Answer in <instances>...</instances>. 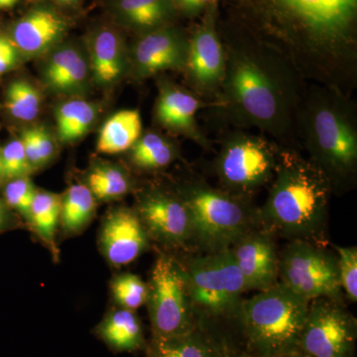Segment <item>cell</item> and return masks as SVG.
Segmentation results:
<instances>
[{
  "label": "cell",
  "mask_w": 357,
  "mask_h": 357,
  "mask_svg": "<svg viewBox=\"0 0 357 357\" xmlns=\"http://www.w3.org/2000/svg\"><path fill=\"white\" fill-rule=\"evenodd\" d=\"M180 196L191 218L192 246L202 253L229 248L245 232L259 227L257 213L225 192L197 185Z\"/></svg>",
  "instance_id": "277c9868"
},
{
  "label": "cell",
  "mask_w": 357,
  "mask_h": 357,
  "mask_svg": "<svg viewBox=\"0 0 357 357\" xmlns=\"http://www.w3.org/2000/svg\"><path fill=\"white\" fill-rule=\"evenodd\" d=\"M84 185L96 199L102 202L121 199L132 190L128 174L121 167L109 163L96 164L86 176Z\"/></svg>",
  "instance_id": "83f0119b"
},
{
  "label": "cell",
  "mask_w": 357,
  "mask_h": 357,
  "mask_svg": "<svg viewBox=\"0 0 357 357\" xmlns=\"http://www.w3.org/2000/svg\"><path fill=\"white\" fill-rule=\"evenodd\" d=\"M17 222L6 204L0 201V232L13 229Z\"/></svg>",
  "instance_id": "74e56055"
},
{
  "label": "cell",
  "mask_w": 357,
  "mask_h": 357,
  "mask_svg": "<svg viewBox=\"0 0 357 357\" xmlns=\"http://www.w3.org/2000/svg\"><path fill=\"white\" fill-rule=\"evenodd\" d=\"M117 17L135 29H156L166 24L176 9L172 0H114Z\"/></svg>",
  "instance_id": "603a6c76"
},
{
  "label": "cell",
  "mask_w": 357,
  "mask_h": 357,
  "mask_svg": "<svg viewBox=\"0 0 357 357\" xmlns=\"http://www.w3.org/2000/svg\"><path fill=\"white\" fill-rule=\"evenodd\" d=\"M279 282L307 301H344L337 255L326 245L292 241L279 251Z\"/></svg>",
  "instance_id": "52a82bcc"
},
{
  "label": "cell",
  "mask_w": 357,
  "mask_h": 357,
  "mask_svg": "<svg viewBox=\"0 0 357 357\" xmlns=\"http://www.w3.org/2000/svg\"><path fill=\"white\" fill-rule=\"evenodd\" d=\"M48 1L53 2V3L61 4V6H74L79 0H48Z\"/></svg>",
  "instance_id": "60d3db41"
},
{
  "label": "cell",
  "mask_w": 357,
  "mask_h": 357,
  "mask_svg": "<svg viewBox=\"0 0 357 357\" xmlns=\"http://www.w3.org/2000/svg\"><path fill=\"white\" fill-rule=\"evenodd\" d=\"M231 88L244 112L258 121L274 119L278 109L276 93L266 75L251 62H239L231 74Z\"/></svg>",
  "instance_id": "e0dca14e"
},
{
  "label": "cell",
  "mask_w": 357,
  "mask_h": 357,
  "mask_svg": "<svg viewBox=\"0 0 357 357\" xmlns=\"http://www.w3.org/2000/svg\"><path fill=\"white\" fill-rule=\"evenodd\" d=\"M337 251L340 287L344 298L356 303L357 301V248H340L333 245Z\"/></svg>",
  "instance_id": "836d02e7"
},
{
  "label": "cell",
  "mask_w": 357,
  "mask_h": 357,
  "mask_svg": "<svg viewBox=\"0 0 357 357\" xmlns=\"http://www.w3.org/2000/svg\"><path fill=\"white\" fill-rule=\"evenodd\" d=\"M218 6L204 13V20L197 28L188 47V64L192 76L204 86H211L222 79L225 60L217 27Z\"/></svg>",
  "instance_id": "2e32d148"
},
{
  "label": "cell",
  "mask_w": 357,
  "mask_h": 357,
  "mask_svg": "<svg viewBox=\"0 0 357 357\" xmlns=\"http://www.w3.org/2000/svg\"><path fill=\"white\" fill-rule=\"evenodd\" d=\"M89 65L83 52L74 45L55 49L43 67V79L52 91L74 93L86 86Z\"/></svg>",
  "instance_id": "ac0fdd59"
},
{
  "label": "cell",
  "mask_w": 357,
  "mask_h": 357,
  "mask_svg": "<svg viewBox=\"0 0 357 357\" xmlns=\"http://www.w3.org/2000/svg\"><path fill=\"white\" fill-rule=\"evenodd\" d=\"M93 333L110 351L119 354L144 351L147 344L135 311L123 307H117L107 312Z\"/></svg>",
  "instance_id": "d6986e66"
},
{
  "label": "cell",
  "mask_w": 357,
  "mask_h": 357,
  "mask_svg": "<svg viewBox=\"0 0 357 357\" xmlns=\"http://www.w3.org/2000/svg\"><path fill=\"white\" fill-rule=\"evenodd\" d=\"M96 199L84 184L70 185L62 196L60 227L63 236H79L86 229L96 215Z\"/></svg>",
  "instance_id": "cb8c5ba5"
},
{
  "label": "cell",
  "mask_w": 357,
  "mask_h": 357,
  "mask_svg": "<svg viewBox=\"0 0 357 357\" xmlns=\"http://www.w3.org/2000/svg\"><path fill=\"white\" fill-rule=\"evenodd\" d=\"M142 130L139 112L124 109L110 116L100 129L98 151L117 154L131 149L139 139Z\"/></svg>",
  "instance_id": "7402d4cb"
},
{
  "label": "cell",
  "mask_w": 357,
  "mask_h": 357,
  "mask_svg": "<svg viewBox=\"0 0 357 357\" xmlns=\"http://www.w3.org/2000/svg\"><path fill=\"white\" fill-rule=\"evenodd\" d=\"M95 105L86 100H68L56 112L58 136L65 143L74 142L83 137L96 121Z\"/></svg>",
  "instance_id": "4316f807"
},
{
  "label": "cell",
  "mask_w": 357,
  "mask_h": 357,
  "mask_svg": "<svg viewBox=\"0 0 357 357\" xmlns=\"http://www.w3.org/2000/svg\"><path fill=\"white\" fill-rule=\"evenodd\" d=\"M225 357H249L245 352H243V354H225Z\"/></svg>",
  "instance_id": "b9f144b4"
},
{
  "label": "cell",
  "mask_w": 357,
  "mask_h": 357,
  "mask_svg": "<svg viewBox=\"0 0 357 357\" xmlns=\"http://www.w3.org/2000/svg\"><path fill=\"white\" fill-rule=\"evenodd\" d=\"M184 265L199 326L204 319L236 318L246 288L229 248L192 256Z\"/></svg>",
  "instance_id": "5b68a950"
},
{
  "label": "cell",
  "mask_w": 357,
  "mask_h": 357,
  "mask_svg": "<svg viewBox=\"0 0 357 357\" xmlns=\"http://www.w3.org/2000/svg\"><path fill=\"white\" fill-rule=\"evenodd\" d=\"M134 210L150 241L169 249L192 246L191 218L180 195L151 190L141 195Z\"/></svg>",
  "instance_id": "9c48e42d"
},
{
  "label": "cell",
  "mask_w": 357,
  "mask_h": 357,
  "mask_svg": "<svg viewBox=\"0 0 357 357\" xmlns=\"http://www.w3.org/2000/svg\"><path fill=\"white\" fill-rule=\"evenodd\" d=\"M310 301L281 282L241 301L236 318L249 357H272L298 349Z\"/></svg>",
  "instance_id": "3957f363"
},
{
  "label": "cell",
  "mask_w": 357,
  "mask_h": 357,
  "mask_svg": "<svg viewBox=\"0 0 357 357\" xmlns=\"http://www.w3.org/2000/svg\"><path fill=\"white\" fill-rule=\"evenodd\" d=\"M146 357H225V354L203 326L188 335L152 337L144 349Z\"/></svg>",
  "instance_id": "44dd1931"
},
{
  "label": "cell",
  "mask_w": 357,
  "mask_h": 357,
  "mask_svg": "<svg viewBox=\"0 0 357 357\" xmlns=\"http://www.w3.org/2000/svg\"><path fill=\"white\" fill-rule=\"evenodd\" d=\"M1 164L3 178L8 181L28 177L33 172L20 138L9 141L1 148Z\"/></svg>",
  "instance_id": "e575fe53"
},
{
  "label": "cell",
  "mask_w": 357,
  "mask_h": 357,
  "mask_svg": "<svg viewBox=\"0 0 357 357\" xmlns=\"http://www.w3.org/2000/svg\"><path fill=\"white\" fill-rule=\"evenodd\" d=\"M6 105L14 119L32 121L39 114L41 98L39 91L31 84L20 79L9 84L6 91Z\"/></svg>",
  "instance_id": "f546056e"
},
{
  "label": "cell",
  "mask_w": 357,
  "mask_h": 357,
  "mask_svg": "<svg viewBox=\"0 0 357 357\" xmlns=\"http://www.w3.org/2000/svg\"><path fill=\"white\" fill-rule=\"evenodd\" d=\"M199 107V100L190 93L176 88H165L157 103V119L167 128L190 131L194 128Z\"/></svg>",
  "instance_id": "484cf974"
},
{
  "label": "cell",
  "mask_w": 357,
  "mask_h": 357,
  "mask_svg": "<svg viewBox=\"0 0 357 357\" xmlns=\"http://www.w3.org/2000/svg\"><path fill=\"white\" fill-rule=\"evenodd\" d=\"M105 259L121 267L137 259L150 243L144 225L134 208H117L103 218L98 237Z\"/></svg>",
  "instance_id": "4fadbf2b"
},
{
  "label": "cell",
  "mask_w": 357,
  "mask_h": 357,
  "mask_svg": "<svg viewBox=\"0 0 357 357\" xmlns=\"http://www.w3.org/2000/svg\"><path fill=\"white\" fill-rule=\"evenodd\" d=\"M314 138L319 170L326 177H344L354 172L357 161L356 136L342 115L330 109L314 116Z\"/></svg>",
  "instance_id": "30bf717a"
},
{
  "label": "cell",
  "mask_w": 357,
  "mask_h": 357,
  "mask_svg": "<svg viewBox=\"0 0 357 357\" xmlns=\"http://www.w3.org/2000/svg\"><path fill=\"white\" fill-rule=\"evenodd\" d=\"M3 178V174H2V164H1V149H0V181Z\"/></svg>",
  "instance_id": "7bdbcfd3"
},
{
  "label": "cell",
  "mask_w": 357,
  "mask_h": 357,
  "mask_svg": "<svg viewBox=\"0 0 357 357\" xmlns=\"http://www.w3.org/2000/svg\"><path fill=\"white\" fill-rule=\"evenodd\" d=\"M20 0H0V10L13 8Z\"/></svg>",
  "instance_id": "ab89813d"
},
{
  "label": "cell",
  "mask_w": 357,
  "mask_h": 357,
  "mask_svg": "<svg viewBox=\"0 0 357 357\" xmlns=\"http://www.w3.org/2000/svg\"><path fill=\"white\" fill-rule=\"evenodd\" d=\"M175 158V150L156 133L140 136L131 148V159L138 168L157 170L168 166Z\"/></svg>",
  "instance_id": "f1b7e54d"
},
{
  "label": "cell",
  "mask_w": 357,
  "mask_h": 357,
  "mask_svg": "<svg viewBox=\"0 0 357 357\" xmlns=\"http://www.w3.org/2000/svg\"><path fill=\"white\" fill-rule=\"evenodd\" d=\"M112 293L117 307L136 311L146 304L148 285L137 275L123 273L112 280Z\"/></svg>",
  "instance_id": "4dcf8cb0"
},
{
  "label": "cell",
  "mask_w": 357,
  "mask_h": 357,
  "mask_svg": "<svg viewBox=\"0 0 357 357\" xmlns=\"http://www.w3.org/2000/svg\"><path fill=\"white\" fill-rule=\"evenodd\" d=\"M357 321L344 301H310L298 349L309 357H354Z\"/></svg>",
  "instance_id": "ba28073f"
},
{
  "label": "cell",
  "mask_w": 357,
  "mask_h": 357,
  "mask_svg": "<svg viewBox=\"0 0 357 357\" xmlns=\"http://www.w3.org/2000/svg\"><path fill=\"white\" fill-rule=\"evenodd\" d=\"M265 30L314 43L349 41L356 29L357 0H232Z\"/></svg>",
  "instance_id": "7a4b0ae2"
},
{
  "label": "cell",
  "mask_w": 357,
  "mask_h": 357,
  "mask_svg": "<svg viewBox=\"0 0 357 357\" xmlns=\"http://www.w3.org/2000/svg\"><path fill=\"white\" fill-rule=\"evenodd\" d=\"M62 196L54 192L37 191L30 210L27 223L34 234L59 260L57 230L60 227Z\"/></svg>",
  "instance_id": "d4e9b609"
},
{
  "label": "cell",
  "mask_w": 357,
  "mask_h": 357,
  "mask_svg": "<svg viewBox=\"0 0 357 357\" xmlns=\"http://www.w3.org/2000/svg\"><path fill=\"white\" fill-rule=\"evenodd\" d=\"M218 168L225 185L248 191L267 183L276 171L277 163L266 145L241 139L230 143L223 150Z\"/></svg>",
  "instance_id": "7c38bea8"
},
{
  "label": "cell",
  "mask_w": 357,
  "mask_h": 357,
  "mask_svg": "<svg viewBox=\"0 0 357 357\" xmlns=\"http://www.w3.org/2000/svg\"><path fill=\"white\" fill-rule=\"evenodd\" d=\"M69 29V21L50 6L30 9L11 26L9 38L18 51L37 56L60 43Z\"/></svg>",
  "instance_id": "5bb4252c"
},
{
  "label": "cell",
  "mask_w": 357,
  "mask_h": 357,
  "mask_svg": "<svg viewBox=\"0 0 357 357\" xmlns=\"http://www.w3.org/2000/svg\"><path fill=\"white\" fill-rule=\"evenodd\" d=\"M175 9L187 15L204 13L211 7L218 6V0H172Z\"/></svg>",
  "instance_id": "8d00e7d4"
},
{
  "label": "cell",
  "mask_w": 357,
  "mask_h": 357,
  "mask_svg": "<svg viewBox=\"0 0 357 357\" xmlns=\"http://www.w3.org/2000/svg\"><path fill=\"white\" fill-rule=\"evenodd\" d=\"M18 50L8 36L0 34V75L13 69L17 60Z\"/></svg>",
  "instance_id": "d590c367"
},
{
  "label": "cell",
  "mask_w": 357,
  "mask_h": 357,
  "mask_svg": "<svg viewBox=\"0 0 357 357\" xmlns=\"http://www.w3.org/2000/svg\"><path fill=\"white\" fill-rule=\"evenodd\" d=\"M273 234L255 227L229 248L243 275L246 292L267 290L279 281V250Z\"/></svg>",
  "instance_id": "8fae6325"
},
{
  "label": "cell",
  "mask_w": 357,
  "mask_h": 357,
  "mask_svg": "<svg viewBox=\"0 0 357 357\" xmlns=\"http://www.w3.org/2000/svg\"><path fill=\"white\" fill-rule=\"evenodd\" d=\"M258 223L274 236L326 245L331 183L316 165L285 157Z\"/></svg>",
  "instance_id": "6da1fadb"
},
{
  "label": "cell",
  "mask_w": 357,
  "mask_h": 357,
  "mask_svg": "<svg viewBox=\"0 0 357 357\" xmlns=\"http://www.w3.org/2000/svg\"><path fill=\"white\" fill-rule=\"evenodd\" d=\"M188 47L176 28L161 26L145 33L134 48V63L142 76L181 67L187 61Z\"/></svg>",
  "instance_id": "9a60e30c"
},
{
  "label": "cell",
  "mask_w": 357,
  "mask_h": 357,
  "mask_svg": "<svg viewBox=\"0 0 357 357\" xmlns=\"http://www.w3.org/2000/svg\"><path fill=\"white\" fill-rule=\"evenodd\" d=\"M36 190L29 177L9 180L4 188V203L11 210L20 213L27 222Z\"/></svg>",
  "instance_id": "d6a6232c"
},
{
  "label": "cell",
  "mask_w": 357,
  "mask_h": 357,
  "mask_svg": "<svg viewBox=\"0 0 357 357\" xmlns=\"http://www.w3.org/2000/svg\"><path fill=\"white\" fill-rule=\"evenodd\" d=\"M121 37L114 28L102 26L91 37V65L96 84L109 86L121 77L124 70Z\"/></svg>",
  "instance_id": "ffe728a7"
},
{
  "label": "cell",
  "mask_w": 357,
  "mask_h": 357,
  "mask_svg": "<svg viewBox=\"0 0 357 357\" xmlns=\"http://www.w3.org/2000/svg\"><path fill=\"white\" fill-rule=\"evenodd\" d=\"M20 140L33 171L46 165L55 156V142L43 128L25 129Z\"/></svg>",
  "instance_id": "1f68e13d"
},
{
  "label": "cell",
  "mask_w": 357,
  "mask_h": 357,
  "mask_svg": "<svg viewBox=\"0 0 357 357\" xmlns=\"http://www.w3.org/2000/svg\"><path fill=\"white\" fill-rule=\"evenodd\" d=\"M272 357H309L303 354L299 349H293V351L285 352V354H278Z\"/></svg>",
  "instance_id": "f35d334b"
},
{
  "label": "cell",
  "mask_w": 357,
  "mask_h": 357,
  "mask_svg": "<svg viewBox=\"0 0 357 357\" xmlns=\"http://www.w3.org/2000/svg\"><path fill=\"white\" fill-rule=\"evenodd\" d=\"M147 285L152 337H180L202 326L192 309L184 263L175 256L159 253Z\"/></svg>",
  "instance_id": "8992f818"
}]
</instances>
